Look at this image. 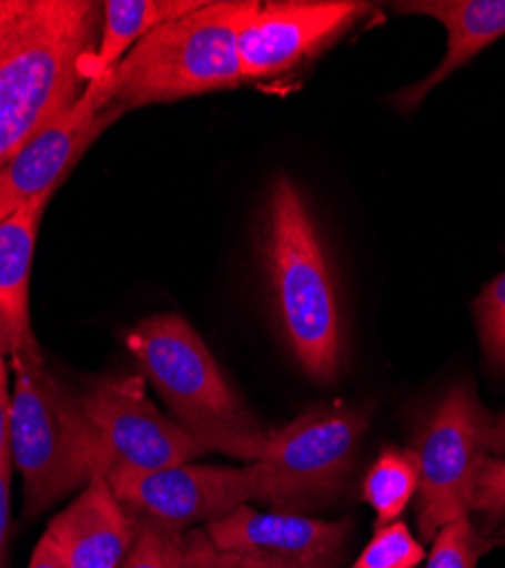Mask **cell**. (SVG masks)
Masks as SVG:
<instances>
[{"instance_id":"2","label":"cell","mask_w":505,"mask_h":568,"mask_svg":"<svg viewBox=\"0 0 505 568\" xmlns=\"http://www.w3.org/2000/svg\"><path fill=\"white\" fill-rule=\"evenodd\" d=\"M12 371L10 450L23 478L26 514L37 516L108 478L110 457L82 398L49 373L41 351L12 355Z\"/></svg>"},{"instance_id":"17","label":"cell","mask_w":505,"mask_h":568,"mask_svg":"<svg viewBox=\"0 0 505 568\" xmlns=\"http://www.w3.org/2000/svg\"><path fill=\"white\" fill-rule=\"evenodd\" d=\"M420 491V459L412 448H385L362 483V498L376 511V528L398 520Z\"/></svg>"},{"instance_id":"25","label":"cell","mask_w":505,"mask_h":568,"mask_svg":"<svg viewBox=\"0 0 505 568\" xmlns=\"http://www.w3.org/2000/svg\"><path fill=\"white\" fill-rule=\"evenodd\" d=\"M28 568H71V566L60 552V548L53 544V539L49 535H43L32 550Z\"/></svg>"},{"instance_id":"16","label":"cell","mask_w":505,"mask_h":568,"mask_svg":"<svg viewBox=\"0 0 505 568\" xmlns=\"http://www.w3.org/2000/svg\"><path fill=\"white\" fill-rule=\"evenodd\" d=\"M201 6L203 0H108L101 6V34L82 62L87 84L108 75L153 30L188 17Z\"/></svg>"},{"instance_id":"7","label":"cell","mask_w":505,"mask_h":568,"mask_svg":"<svg viewBox=\"0 0 505 568\" xmlns=\"http://www.w3.org/2000/svg\"><path fill=\"white\" fill-rule=\"evenodd\" d=\"M492 418L474 387L453 385L424 420L412 448L420 459L417 526L424 539L433 541L440 528L472 514L474 483L489 455Z\"/></svg>"},{"instance_id":"29","label":"cell","mask_w":505,"mask_h":568,"mask_svg":"<svg viewBox=\"0 0 505 568\" xmlns=\"http://www.w3.org/2000/svg\"><path fill=\"white\" fill-rule=\"evenodd\" d=\"M0 355H12V339L3 314H0Z\"/></svg>"},{"instance_id":"28","label":"cell","mask_w":505,"mask_h":568,"mask_svg":"<svg viewBox=\"0 0 505 568\" xmlns=\"http://www.w3.org/2000/svg\"><path fill=\"white\" fill-rule=\"evenodd\" d=\"M28 8V0H0V26L17 19Z\"/></svg>"},{"instance_id":"24","label":"cell","mask_w":505,"mask_h":568,"mask_svg":"<svg viewBox=\"0 0 505 568\" xmlns=\"http://www.w3.org/2000/svg\"><path fill=\"white\" fill-rule=\"evenodd\" d=\"M10 400L12 389L8 385V364L6 355H0V468L14 464L10 450Z\"/></svg>"},{"instance_id":"22","label":"cell","mask_w":505,"mask_h":568,"mask_svg":"<svg viewBox=\"0 0 505 568\" xmlns=\"http://www.w3.org/2000/svg\"><path fill=\"white\" fill-rule=\"evenodd\" d=\"M182 568H292V566L216 548L205 535V530H190L185 532Z\"/></svg>"},{"instance_id":"4","label":"cell","mask_w":505,"mask_h":568,"mask_svg":"<svg viewBox=\"0 0 505 568\" xmlns=\"http://www.w3.org/2000/svg\"><path fill=\"white\" fill-rule=\"evenodd\" d=\"M255 8L257 0H214L153 30L112 69V108L123 114L240 87L238 37Z\"/></svg>"},{"instance_id":"9","label":"cell","mask_w":505,"mask_h":568,"mask_svg":"<svg viewBox=\"0 0 505 568\" xmlns=\"http://www.w3.org/2000/svg\"><path fill=\"white\" fill-rule=\"evenodd\" d=\"M114 496L134 514L185 530L212 524L253 503L249 466L178 464L158 470H117L108 476Z\"/></svg>"},{"instance_id":"23","label":"cell","mask_w":505,"mask_h":568,"mask_svg":"<svg viewBox=\"0 0 505 568\" xmlns=\"http://www.w3.org/2000/svg\"><path fill=\"white\" fill-rule=\"evenodd\" d=\"M472 511L505 520V457L487 455L483 459L474 483Z\"/></svg>"},{"instance_id":"20","label":"cell","mask_w":505,"mask_h":568,"mask_svg":"<svg viewBox=\"0 0 505 568\" xmlns=\"http://www.w3.org/2000/svg\"><path fill=\"white\" fill-rule=\"evenodd\" d=\"M489 548L492 541L474 528L469 516L455 518L433 537L426 568H476Z\"/></svg>"},{"instance_id":"10","label":"cell","mask_w":505,"mask_h":568,"mask_svg":"<svg viewBox=\"0 0 505 568\" xmlns=\"http://www.w3.org/2000/svg\"><path fill=\"white\" fill-rule=\"evenodd\" d=\"M112 101L114 80L110 71L99 80H91L71 108L26 141L0 171V219L39 196H53L89 141L119 116Z\"/></svg>"},{"instance_id":"27","label":"cell","mask_w":505,"mask_h":568,"mask_svg":"<svg viewBox=\"0 0 505 568\" xmlns=\"http://www.w3.org/2000/svg\"><path fill=\"white\" fill-rule=\"evenodd\" d=\"M487 448L489 455L505 457V414L492 418V425L487 430Z\"/></svg>"},{"instance_id":"18","label":"cell","mask_w":505,"mask_h":568,"mask_svg":"<svg viewBox=\"0 0 505 568\" xmlns=\"http://www.w3.org/2000/svg\"><path fill=\"white\" fill-rule=\"evenodd\" d=\"M185 530L137 516V537L119 568H182Z\"/></svg>"},{"instance_id":"14","label":"cell","mask_w":505,"mask_h":568,"mask_svg":"<svg viewBox=\"0 0 505 568\" xmlns=\"http://www.w3.org/2000/svg\"><path fill=\"white\" fill-rule=\"evenodd\" d=\"M394 8L403 14L435 19L446 30V53L437 69L396 93V105L407 112L417 110L435 87L505 37V0H415Z\"/></svg>"},{"instance_id":"3","label":"cell","mask_w":505,"mask_h":568,"mask_svg":"<svg viewBox=\"0 0 505 568\" xmlns=\"http://www.w3.org/2000/svg\"><path fill=\"white\" fill-rule=\"evenodd\" d=\"M264 264L299 366L316 383H333L342 366V310L314 219L290 178H279L271 189Z\"/></svg>"},{"instance_id":"1","label":"cell","mask_w":505,"mask_h":568,"mask_svg":"<svg viewBox=\"0 0 505 568\" xmlns=\"http://www.w3.org/2000/svg\"><path fill=\"white\" fill-rule=\"evenodd\" d=\"M125 346L175 423L205 453L216 450L244 464L260 459L271 430L228 385L210 348L185 318H144L125 335Z\"/></svg>"},{"instance_id":"11","label":"cell","mask_w":505,"mask_h":568,"mask_svg":"<svg viewBox=\"0 0 505 568\" xmlns=\"http://www.w3.org/2000/svg\"><path fill=\"white\" fill-rule=\"evenodd\" d=\"M370 6L355 0H273L257 3L240 30L244 82L292 71L357 23Z\"/></svg>"},{"instance_id":"26","label":"cell","mask_w":505,"mask_h":568,"mask_svg":"<svg viewBox=\"0 0 505 568\" xmlns=\"http://www.w3.org/2000/svg\"><path fill=\"white\" fill-rule=\"evenodd\" d=\"M12 466L0 468V568H3V555H6V544H8V528H10Z\"/></svg>"},{"instance_id":"5","label":"cell","mask_w":505,"mask_h":568,"mask_svg":"<svg viewBox=\"0 0 505 568\" xmlns=\"http://www.w3.org/2000/svg\"><path fill=\"white\" fill-rule=\"evenodd\" d=\"M97 14L87 0H41L28 37L0 69V171L87 89L82 62L97 43Z\"/></svg>"},{"instance_id":"21","label":"cell","mask_w":505,"mask_h":568,"mask_svg":"<svg viewBox=\"0 0 505 568\" xmlns=\"http://www.w3.org/2000/svg\"><path fill=\"white\" fill-rule=\"evenodd\" d=\"M474 314L487 364L505 373V271L481 292Z\"/></svg>"},{"instance_id":"19","label":"cell","mask_w":505,"mask_h":568,"mask_svg":"<svg viewBox=\"0 0 505 568\" xmlns=\"http://www.w3.org/2000/svg\"><path fill=\"white\" fill-rule=\"evenodd\" d=\"M426 557L424 546L403 520L378 526L353 568H417Z\"/></svg>"},{"instance_id":"15","label":"cell","mask_w":505,"mask_h":568,"mask_svg":"<svg viewBox=\"0 0 505 568\" xmlns=\"http://www.w3.org/2000/svg\"><path fill=\"white\" fill-rule=\"evenodd\" d=\"M51 194L0 219V314L12 339V355L39 351L30 323V273L41 216ZM10 355V357H12Z\"/></svg>"},{"instance_id":"6","label":"cell","mask_w":505,"mask_h":568,"mask_svg":"<svg viewBox=\"0 0 505 568\" xmlns=\"http://www.w3.org/2000/svg\"><path fill=\"white\" fill-rule=\"evenodd\" d=\"M366 428L370 412L335 400L271 430L260 459L246 464L253 503L292 514L326 505L346 487Z\"/></svg>"},{"instance_id":"12","label":"cell","mask_w":505,"mask_h":568,"mask_svg":"<svg viewBox=\"0 0 505 568\" xmlns=\"http://www.w3.org/2000/svg\"><path fill=\"white\" fill-rule=\"evenodd\" d=\"M205 535L216 548L292 568H337L351 535V520H319L292 511H257L242 505L212 520Z\"/></svg>"},{"instance_id":"8","label":"cell","mask_w":505,"mask_h":568,"mask_svg":"<svg viewBox=\"0 0 505 568\" xmlns=\"http://www.w3.org/2000/svg\"><path fill=\"white\" fill-rule=\"evenodd\" d=\"M110 457V473L158 470L203 457V446L147 396L142 375H110L80 396ZM108 480V478H105Z\"/></svg>"},{"instance_id":"13","label":"cell","mask_w":505,"mask_h":568,"mask_svg":"<svg viewBox=\"0 0 505 568\" xmlns=\"http://www.w3.org/2000/svg\"><path fill=\"white\" fill-rule=\"evenodd\" d=\"M43 535L71 568H119L137 537V516L114 496L105 478L91 480Z\"/></svg>"}]
</instances>
